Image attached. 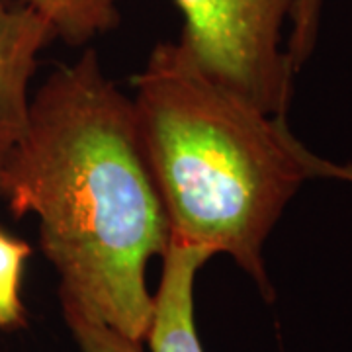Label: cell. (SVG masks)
I'll return each mask as SVG.
<instances>
[{"instance_id": "cell-1", "label": "cell", "mask_w": 352, "mask_h": 352, "mask_svg": "<svg viewBox=\"0 0 352 352\" xmlns=\"http://www.w3.org/2000/svg\"><path fill=\"white\" fill-rule=\"evenodd\" d=\"M0 196L16 217L38 219L61 305L143 342L153 317L147 270L166 251L170 227L131 98L92 50L55 69L32 94Z\"/></svg>"}, {"instance_id": "cell-10", "label": "cell", "mask_w": 352, "mask_h": 352, "mask_svg": "<svg viewBox=\"0 0 352 352\" xmlns=\"http://www.w3.org/2000/svg\"><path fill=\"white\" fill-rule=\"evenodd\" d=\"M315 178H331L340 180L352 186V161L351 163H333L319 155H315Z\"/></svg>"}, {"instance_id": "cell-7", "label": "cell", "mask_w": 352, "mask_h": 352, "mask_svg": "<svg viewBox=\"0 0 352 352\" xmlns=\"http://www.w3.org/2000/svg\"><path fill=\"white\" fill-rule=\"evenodd\" d=\"M32 247L24 239L0 229V329L14 331L25 325L22 282Z\"/></svg>"}, {"instance_id": "cell-5", "label": "cell", "mask_w": 352, "mask_h": 352, "mask_svg": "<svg viewBox=\"0 0 352 352\" xmlns=\"http://www.w3.org/2000/svg\"><path fill=\"white\" fill-rule=\"evenodd\" d=\"M161 258L163 272L153 294V317L145 340L151 352H204L196 325L194 286L200 268L214 254L170 239Z\"/></svg>"}, {"instance_id": "cell-8", "label": "cell", "mask_w": 352, "mask_h": 352, "mask_svg": "<svg viewBox=\"0 0 352 352\" xmlns=\"http://www.w3.org/2000/svg\"><path fill=\"white\" fill-rule=\"evenodd\" d=\"M61 309L78 352H143V342L129 339L73 305H61Z\"/></svg>"}, {"instance_id": "cell-9", "label": "cell", "mask_w": 352, "mask_h": 352, "mask_svg": "<svg viewBox=\"0 0 352 352\" xmlns=\"http://www.w3.org/2000/svg\"><path fill=\"white\" fill-rule=\"evenodd\" d=\"M321 8H323V0H298L296 4V10L289 22L292 24L289 39L286 43L294 73H300V69L314 51L319 22H321Z\"/></svg>"}, {"instance_id": "cell-2", "label": "cell", "mask_w": 352, "mask_h": 352, "mask_svg": "<svg viewBox=\"0 0 352 352\" xmlns=\"http://www.w3.org/2000/svg\"><path fill=\"white\" fill-rule=\"evenodd\" d=\"M141 149L170 239L227 254L266 302L264 245L307 180L315 155L286 116L264 112L214 76L186 41H163L133 78Z\"/></svg>"}, {"instance_id": "cell-3", "label": "cell", "mask_w": 352, "mask_h": 352, "mask_svg": "<svg viewBox=\"0 0 352 352\" xmlns=\"http://www.w3.org/2000/svg\"><path fill=\"white\" fill-rule=\"evenodd\" d=\"M184 16L180 38L210 73L264 112L286 116L294 67L284 28L298 0H173Z\"/></svg>"}, {"instance_id": "cell-6", "label": "cell", "mask_w": 352, "mask_h": 352, "mask_svg": "<svg viewBox=\"0 0 352 352\" xmlns=\"http://www.w3.org/2000/svg\"><path fill=\"white\" fill-rule=\"evenodd\" d=\"M53 25L57 39L80 47L120 24L122 0H24Z\"/></svg>"}, {"instance_id": "cell-4", "label": "cell", "mask_w": 352, "mask_h": 352, "mask_svg": "<svg viewBox=\"0 0 352 352\" xmlns=\"http://www.w3.org/2000/svg\"><path fill=\"white\" fill-rule=\"evenodd\" d=\"M57 34L24 0H0V175L24 135L41 51Z\"/></svg>"}]
</instances>
